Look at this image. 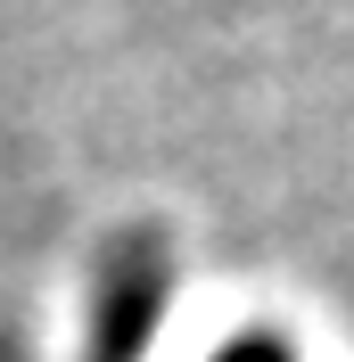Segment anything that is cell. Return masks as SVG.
I'll return each instance as SVG.
<instances>
[{
	"label": "cell",
	"instance_id": "cell-1",
	"mask_svg": "<svg viewBox=\"0 0 354 362\" xmlns=\"http://www.w3.org/2000/svg\"><path fill=\"white\" fill-rule=\"evenodd\" d=\"M165 321V255L149 230L115 239L99 255V288H91V354L83 362H140Z\"/></svg>",
	"mask_w": 354,
	"mask_h": 362
},
{
	"label": "cell",
	"instance_id": "cell-2",
	"mask_svg": "<svg viewBox=\"0 0 354 362\" xmlns=\"http://www.w3.org/2000/svg\"><path fill=\"white\" fill-rule=\"evenodd\" d=\"M215 362H288V346L272 338V329H247V338H231Z\"/></svg>",
	"mask_w": 354,
	"mask_h": 362
}]
</instances>
